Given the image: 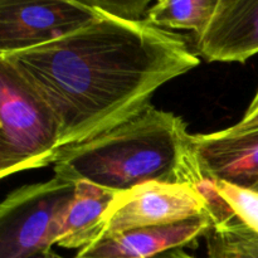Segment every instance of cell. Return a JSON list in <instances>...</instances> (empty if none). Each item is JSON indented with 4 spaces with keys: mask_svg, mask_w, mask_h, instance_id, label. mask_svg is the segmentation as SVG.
<instances>
[{
    "mask_svg": "<svg viewBox=\"0 0 258 258\" xmlns=\"http://www.w3.org/2000/svg\"><path fill=\"white\" fill-rule=\"evenodd\" d=\"M54 175L113 191L150 181L198 186L206 179L185 121L154 105L112 130L63 150Z\"/></svg>",
    "mask_w": 258,
    "mask_h": 258,
    "instance_id": "obj_2",
    "label": "cell"
},
{
    "mask_svg": "<svg viewBox=\"0 0 258 258\" xmlns=\"http://www.w3.org/2000/svg\"><path fill=\"white\" fill-rule=\"evenodd\" d=\"M197 188L208 203L212 224L237 223L258 234V191L212 178Z\"/></svg>",
    "mask_w": 258,
    "mask_h": 258,
    "instance_id": "obj_11",
    "label": "cell"
},
{
    "mask_svg": "<svg viewBox=\"0 0 258 258\" xmlns=\"http://www.w3.org/2000/svg\"><path fill=\"white\" fill-rule=\"evenodd\" d=\"M75 188L76 183L54 175L12 191L0 206V258H30L52 249Z\"/></svg>",
    "mask_w": 258,
    "mask_h": 258,
    "instance_id": "obj_4",
    "label": "cell"
},
{
    "mask_svg": "<svg viewBox=\"0 0 258 258\" xmlns=\"http://www.w3.org/2000/svg\"><path fill=\"white\" fill-rule=\"evenodd\" d=\"M203 216H209L208 203L197 186L150 181L116 193L103 218L102 239Z\"/></svg>",
    "mask_w": 258,
    "mask_h": 258,
    "instance_id": "obj_5",
    "label": "cell"
},
{
    "mask_svg": "<svg viewBox=\"0 0 258 258\" xmlns=\"http://www.w3.org/2000/svg\"><path fill=\"white\" fill-rule=\"evenodd\" d=\"M217 0H161L149 8L145 22L161 29L193 30L196 37L206 29Z\"/></svg>",
    "mask_w": 258,
    "mask_h": 258,
    "instance_id": "obj_12",
    "label": "cell"
},
{
    "mask_svg": "<svg viewBox=\"0 0 258 258\" xmlns=\"http://www.w3.org/2000/svg\"><path fill=\"white\" fill-rule=\"evenodd\" d=\"M208 258H258V234L237 223H216L206 234Z\"/></svg>",
    "mask_w": 258,
    "mask_h": 258,
    "instance_id": "obj_13",
    "label": "cell"
},
{
    "mask_svg": "<svg viewBox=\"0 0 258 258\" xmlns=\"http://www.w3.org/2000/svg\"><path fill=\"white\" fill-rule=\"evenodd\" d=\"M53 252H54L53 249H49V251L42 252V253H38L30 258H54V256H53Z\"/></svg>",
    "mask_w": 258,
    "mask_h": 258,
    "instance_id": "obj_17",
    "label": "cell"
},
{
    "mask_svg": "<svg viewBox=\"0 0 258 258\" xmlns=\"http://www.w3.org/2000/svg\"><path fill=\"white\" fill-rule=\"evenodd\" d=\"M211 228V217L203 216L180 223L135 229L101 239L80 249L75 258H153L191 246Z\"/></svg>",
    "mask_w": 258,
    "mask_h": 258,
    "instance_id": "obj_9",
    "label": "cell"
},
{
    "mask_svg": "<svg viewBox=\"0 0 258 258\" xmlns=\"http://www.w3.org/2000/svg\"><path fill=\"white\" fill-rule=\"evenodd\" d=\"M196 50L208 62L244 63L258 53V0H217Z\"/></svg>",
    "mask_w": 258,
    "mask_h": 258,
    "instance_id": "obj_7",
    "label": "cell"
},
{
    "mask_svg": "<svg viewBox=\"0 0 258 258\" xmlns=\"http://www.w3.org/2000/svg\"><path fill=\"white\" fill-rule=\"evenodd\" d=\"M0 63L54 121L59 155L140 113L161 86L198 67L201 58L184 35L101 10L47 44L0 53Z\"/></svg>",
    "mask_w": 258,
    "mask_h": 258,
    "instance_id": "obj_1",
    "label": "cell"
},
{
    "mask_svg": "<svg viewBox=\"0 0 258 258\" xmlns=\"http://www.w3.org/2000/svg\"><path fill=\"white\" fill-rule=\"evenodd\" d=\"M97 9L130 20H145V15L151 3L149 0H133V2H108V0H88Z\"/></svg>",
    "mask_w": 258,
    "mask_h": 258,
    "instance_id": "obj_14",
    "label": "cell"
},
{
    "mask_svg": "<svg viewBox=\"0 0 258 258\" xmlns=\"http://www.w3.org/2000/svg\"><path fill=\"white\" fill-rule=\"evenodd\" d=\"M58 150L54 121L14 72L0 63V176L53 164Z\"/></svg>",
    "mask_w": 258,
    "mask_h": 258,
    "instance_id": "obj_3",
    "label": "cell"
},
{
    "mask_svg": "<svg viewBox=\"0 0 258 258\" xmlns=\"http://www.w3.org/2000/svg\"><path fill=\"white\" fill-rule=\"evenodd\" d=\"M232 131H254L258 130V90L252 98L251 103L247 107L241 120L236 125L231 126Z\"/></svg>",
    "mask_w": 258,
    "mask_h": 258,
    "instance_id": "obj_15",
    "label": "cell"
},
{
    "mask_svg": "<svg viewBox=\"0 0 258 258\" xmlns=\"http://www.w3.org/2000/svg\"><path fill=\"white\" fill-rule=\"evenodd\" d=\"M116 193L90 181H77L73 198L58 221L54 246L80 251L101 241L103 218Z\"/></svg>",
    "mask_w": 258,
    "mask_h": 258,
    "instance_id": "obj_10",
    "label": "cell"
},
{
    "mask_svg": "<svg viewBox=\"0 0 258 258\" xmlns=\"http://www.w3.org/2000/svg\"><path fill=\"white\" fill-rule=\"evenodd\" d=\"M101 15L90 2L30 0L0 2V53H13L47 44Z\"/></svg>",
    "mask_w": 258,
    "mask_h": 258,
    "instance_id": "obj_6",
    "label": "cell"
},
{
    "mask_svg": "<svg viewBox=\"0 0 258 258\" xmlns=\"http://www.w3.org/2000/svg\"><path fill=\"white\" fill-rule=\"evenodd\" d=\"M194 146L206 178L258 191V130L194 134Z\"/></svg>",
    "mask_w": 258,
    "mask_h": 258,
    "instance_id": "obj_8",
    "label": "cell"
},
{
    "mask_svg": "<svg viewBox=\"0 0 258 258\" xmlns=\"http://www.w3.org/2000/svg\"><path fill=\"white\" fill-rule=\"evenodd\" d=\"M53 256H54V258H67V257H63V256H60V254L55 253V252H53ZM153 258H198V257L191 256V254L184 252L183 249H174V251H168V252H165V253L158 254V256H155Z\"/></svg>",
    "mask_w": 258,
    "mask_h": 258,
    "instance_id": "obj_16",
    "label": "cell"
}]
</instances>
